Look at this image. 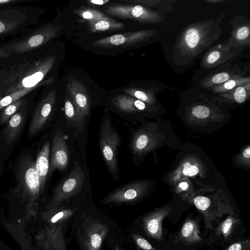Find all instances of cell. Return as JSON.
<instances>
[{"label":"cell","mask_w":250,"mask_h":250,"mask_svg":"<svg viewBox=\"0 0 250 250\" xmlns=\"http://www.w3.org/2000/svg\"><path fill=\"white\" fill-rule=\"evenodd\" d=\"M224 16L222 14L186 27L177 38L172 49L174 61L185 66L204 51L210 48L222 33L220 23Z\"/></svg>","instance_id":"obj_1"},{"label":"cell","mask_w":250,"mask_h":250,"mask_svg":"<svg viewBox=\"0 0 250 250\" xmlns=\"http://www.w3.org/2000/svg\"><path fill=\"white\" fill-rule=\"evenodd\" d=\"M55 57L24 61L12 66L0 84V98L13 92L37 86L52 68Z\"/></svg>","instance_id":"obj_2"},{"label":"cell","mask_w":250,"mask_h":250,"mask_svg":"<svg viewBox=\"0 0 250 250\" xmlns=\"http://www.w3.org/2000/svg\"><path fill=\"white\" fill-rule=\"evenodd\" d=\"M17 169L19 192L27 202V206L33 208L36 206L38 199L42 194L35 162L29 156L23 157L19 162Z\"/></svg>","instance_id":"obj_3"},{"label":"cell","mask_w":250,"mask_h":250,"mask_svg":"<svg viewBox=\"0 0 250 250\" xmlns=\"http://www.w3.org/2000/svg\"><path fill=\"white\" fill-rule=\"evenodd\" d=\"M120 144L121 138L111 119L104 117L101 125L100 147L109 172L117 180H119L117 150Z\"/></svg>","instance_id":"obj_4"},{"label":"cell","mask_w":250,"mask_h":250,"mask_svg":"<svg viewBox=\"0 0 250 250\" xmlns=\"http://www.w3.org/2000/svg\"><path fill=\"white\" fill-rule=\"evenodd\" d=\"M104 11L117 18L143 23H158L164 21L158 12L140 5L114 4L106 7Z\"/></svg>","instance_id":"obj_5"},{"label":"cell","mask_w":250,"mask_h":250,"mask_svg":"<svg viewBox=\"0 0 250 250\" xmlns=\"http://www.w3.org/2000/svg\"><path fill=\"white\" fill-rule=\"evenodd\" d=\"M246 46L236 47L229 38L209 48L203 57L201 65L203 68H214L241 54Z\"/></svg>","instance_id":"obj_6"},{"label":"cell","mask_w":250,"mask_h":250,"mask_svg":"<svg viewBox=\"0 0 250 250\" xmlns=\"http://www.w3.org/2000/svg\"><path fill=\"white\" fill-rule=\"evenodd\" d=\"M156 33V30L149 29L117 34L94 41L92 44L103 48L126 47L145 42Z\"/></svg>","instance_id":"obj_7"},{"label":"cell","mask_w":250,"mask_h":250,"mask_svg":"<svg viewBox=\"0 0 250 250\" xmlns=\"http://www.w3.org/2000/svg\"><path fill=\"white\" fill-rule=\"evenodd\" d=\"M84 180V175L82 169L80 167L75 166L69 175L55 188L49 206L55 207L76 194L82 188Z\"/></svg>","instance_id":"obj_8"},{"label":"cell","mask_w":250,"mask_h":250,"mask_svg":"<svg viewBox=\"0 0 250 250\" xmlns=\"http://www.w3.org/2000/svg\"><path fill=\"white\" fill-rule=\"evenodd\" d=\"M66 87L68 95L75 105L82 122L84 125L85 118L89 114L91 102L85 86L74 78H69Z\"/></svg>","instance_id":"obj_9"},{"label":"cell","mask_w":250,"mask_h":250,"mask_svg":"<svg viewBox=\"0 0 250 250\" xmlns=\"http://www.w3.org/2000/svg\"><path fill=\"white\" fill-rule=\"evenodd\" d=\"M48 174L55 169H65L69 161V150L65 139L61 130L55 132L52 141Z\"/></svg>","instance_id":"obj_10"},{"label":"cell","mask_w":250,"mask_h":250,"mask_svg":"<svg viewBox=\"0 0 250 250\" xmlns=\"http://www.w3.org/2000/svg\"><path fill=\"white\" fill-rule=\"evenodd\" d=\"M56 99V92L51 91L40 102L32 118L29 127V135L34 136L39 132L46 123L53 109Z\"/></svg>","instance_id":"obj_11"},{"label":"cell","mask_w":250,"mask_h":250,"mask_svg":"<svg viewBox=\"0 0 250 250\" xmlns=\"http://www.w3.org/2000/svg\"><path fill=\"white\" fill-rule=\"evenodd\" d=\"M56 34L57 30L55 27L46 26L15 44L12 47L13 51L17 54L29 51L46 43Z\"/></svg>","instance_id":"obj_12"},{"label":"cell","mask_w":250,"mask_h":250,"mask_svg":"<svg viewBox=\"0 0 250 250\" xmlns=\"http://www.w3.org/2000/svg\"><path fill=\"white\" fill-rule=\"evenodd\" d=\"M232 30L229 39L236 47L249 46L250 23L245 17L237 16L230 21Z\"/></svg>","instance_id":"obj_13"},{"label":"cell","mask_w":250,"mask_h":250,"mask_svg":"<svg viewBox=\"0 0 250 250\" xmlns=\"http://www.w3.org/2000/svg\"><path fill=\"white\" fill-rule=\"evenodd\" d=\"M169 213L168 209L161 208L152 212L144 218V229L149 237L156 240H162L163 234L162 222Z\"/></svg>","instance_id":"obj_14"},{"label":"cell","mask_w":250,"mask_h":250,"mask_svg":"<svg viewBox=\"0 0 250 250\" xmlns=\"http://www.w3.org/2000/svg\"><path fill=\"white\" fill-rule=\"evenodd\" d=\"M108 231V226L105 224L94 223L89 225L83 241L85 250H99Z\"/></svg>","instance_id":"obj_15"},{"label":"cell","mask_w":250,"mask_h":250,"mask_svg":"<svg viewBox=\"0 0 250 250\" xmlns=\"http://www.w3.org/2000/svg\"><path fill=\"white\" fill-rule=\"evenodd\" d=\"M245 72L246 70H242L237 66H230L208 74L202 81L201 84L203 87L208 88L233 78L244 77Z\"/></svg>","instance_id":"obj_16"},{"label":"cell","mask_w":250,"mask_h":250,"mask_svg":"<svg viewBox=\"0 0 250 250\" xmlns=\"http://www.w3.org/2000/svg\"><path fill=\"white\" fill-rule=\"evenodd\" d=\"M142 185L130 183L123 186L110 193L104 199L106 203H124L132 201L142 194Z\"/></svg>","instance_id":"obj_17"},{"label":"cell","mask_w":250,"mask_h":250,"mask_svg":"<svg viewBox=\"0 0 250 250\" xmlns=\"http://www.w3.org/2000/svg\"><path fill=\"white\" fill-rule=\"evenodd\" d=\"M26 117L23 105L8 121L4 130V138L7 144L13 143L19 136L24 124Z\"/></svg>","instance_id":"obj_18"},{"label":"cell","mask_w":250,"mask_h":250,"mask_svg":"<svg viewBox=\"0 0 250 250\" xmlns=\"http://www.w3.org/2000/svg\"><path fill=\"white\" fill-rule=\"evenodd\" d=\"M50 152V143L46 142L39 151L35 162V167L39 178L42 193H43L46 179L49 172Z\"/></svg>","instance_id":"obj_19"},{"label":"cell","mask_w":250,"mask_h":250,"mask_svg":"<svg viewBox=\"0 0 250 250\" xmlns=\"http://www.w3.org/2000/svg\"><path fill=\"white\" fill-rule=\"evenodd\" d=\"M113 103L118 109L126 113L144 110L146 108L143 102L125 95H118L113 99Z\"/></svg>","instance_id":"obj_20"},{"label":"cell","mask_w":250,"mask_h":250,"mask_svg":"<svg viewBox=\"0 0 250 250\" xmlns=\"http://www.w3.org/2000/svg\"><path fill=\"white\" fill-rule=\"evenodd\" d=\"M179 235L183 241L189 244L199 243L202 240L198 223L190 218H188L185 221Z\"/></svg>","instance_id":"obj_21"},{"label":"cell","mask_w":250,"mask_h":250,"mask_svg":"<svg viewBox=\"0 0 250 250\" xmlns=\"http://www.w3.org/2000/svg\"><path fill=\"white\" fill-rule=\"evenodd\" d=\"M249 83H250V77L244 76L231 79L222 83L208 87L207 89L216 93H223Z\"/></svg>","instance_id":"obj_22"},{"label":"cell","mask_w":250,"mask_h":250,"mask_svg":"<svg viewBox=\"0 0 250 250\" xmlns=\"http://www.w3.org/2000/svg\"><path fill=\"white\" fill-rule=\"evenodd\" d=\"M92 32L110 31L124 29V24L113 19L107 18L94 22H88Z\"/></svg>","instance_id":"obj_23"},{"label":"cell","mask_w":250,"mask_h":250,"mask_svg":"<svg viewBox=\"0 0 250 250\" xmlns=\"http://www.w3.org/2000/svg\"><path fill=\"white\" fill-rule=\"evenodd\" d=\"M240 223L239 218L230 215L215 228V234L218 236H222L225 239L228 238Z\"/></svg>","instance_id":"obj_24"},{"label":"cell","mask_w":250,"mask_h":250,"mask_svg":"<svg viewBox=\"0 0 250 250\" xmlns=\"http://www.w3.org/2000/svg\"><path fill=\"white\" fill-rule=\"evenodd\" d=\"M250 93V83L240 85L229 91L220 93L222 97L229 98L238 103L246 101Z\"/></svg>","instance_id":"obj_25"},{"label":"cell","mask_w":250,"mask_h":250,"mask_svg":"<svg viewBox=\"0 0 250 250\" xmlns=\"http://www.w3.org/2000/svg\"><path fill=\"white\" fill-rule=\"evenodd\" d=\"M47 81L44 82L37 86L17 91L0 98V111L6 106L21 99L27 94L34 90L37 87L47 83Z\"/></svg>","instance_id":"obj_26"},{"label":"cell","mask_w":250,"mask_h":250,"mask_svg":"<svg viewBox=\"0 0 250 250\" xmlns=\"http://www.w3.org/2000/svg\"><path fill=\"white\" fill-rule=\"evenodd\" d=\"M64 109L65 116L70 122L77 124L81 127L83 126L78 110L69 95H66L64 102Z\"/></svg>","instance_id":"obj_27"},{"label":"cell","mask_w":250,"mask_h":250,"mask_svg":"<svg viewBox=\"0 0 250 250\" xmlns=\"http://www.w3.org/2000/svg\"><path fill=\"white\" fill-rule=\"evenodd\" d=\"M124 92L129 95L144 103H150L153 101V97L151 91L145 89L127 88L124 90Z\"/></svg>","instance_id":"obj_28"},{"label":"cell","mask_w":250,"mask_h":250,"mask_svg":"<svg viewBox=\"0 0 250 250\" xmlns=\"http://www.w3.org/2000/svg\"><path fill=\"white\" fill-rule=\"evenodd\" d=\"M25 100L21 99L4 108L0 116V125L5 123L23 105Z\"/></svg>","instance_id":"obj_29"},{"label":"cell","mask_w":250,"mask_h":250,"mask_svg":"<svg viewBox=\"0 0 250 250\" xmlns=\"http://www.w3.org/2000/svg\"><path fill=\"white\" fill-rule=\"evenodd\" d=\"M78 13L83 19L88 20V22H94L108 18L103 13L91 9H82L78 11Z\"/></svg>","instance_id":"obj_30"},{"label":"cell","mask_w":250,"mask_h":250,"mask_svg":"<svg viewBox=\"0 0 250 250\" xmlns=\"http://www.w3.org/2000/svg\"><path fill=\"white\" fill-rule=\"evenodd\" d=\"M192 113L197 118L204 119L208 116L210 114V110L206 106L197 105L193 108Z\"/></svg>","instance_id":"obj_31"},{"label":"cell","mask_w":250,"mask_h":250,"mask_svg":"<svg viewBox=\"0 0 250 250\" xmlns=\"http://www.w3.org/2000/svg\"><path fill=\"white\" fill-rule=\"evenodd\" d=\"M224 250H250V241L248 239L235 242Z\"/></svg>","instance_id":"obj_32"},{"label":"cell","mask_w":250,"mask_h":250,"mask_svg":"<svg viewBox=\"0 0 250 250\" xmlns=\"http://www.w3.org/2000/svg\"><path fill=\"white\" fill-rule=\"evenodd\" d=\"M132 236L138 246L142 250H157L144 237L138 234H133Z\"/></svg>","instance_id":"obj_33"},{"label":"cell","mask_w":250,"mask_h":250,"mask_svg":"<svg viewBox=\"0 0 250 250\" xmlns=\"http://www.w3.org/2000/svg\"><path fill=\"white\" fill-rule=\"evenodd\" d=\"M71 209H60L54 214L51 217L50 221L52 223H55L58 221L66 218L73 213Z\"/></svg>","instance_id":"obj_34"},{"label":"cell","mask_w":250,"mask_h":250,"mask_svg":"<svg viewBox=\"0 0 250 250\" xmlns=\"http://www.w3.org/2000/svg\"><path fill=\"white\" fill-rule=\"evenodd\" d=\"M183 172L185 175L193 176L196 175L199 171L198 167L194 165H191L189 163L186 162L183 165Z\"/></svg>","instance_id":"obj_35"},{"label":"cell","mask_w":250,"mask_h":250,"mask_svg":"<svg viewBox=\"0 0 250 250\" xmlns=\"http://www.w3.org/2000/svg\"><path fill=\"white\" fill-rule=\"evenodd\" d=\"M124 1L128 2H133V3H142L146 4L149 6H153L157 4V3L162 2V0H124Z\"/></svg>","instance_id":"obj_36"},{"label":"cell","mask_w":250,"mask_h":250,"mask_svg":"<svg viewBox=\"0 0 250 250\" xmlns=\"http://www.w3.org/2000/svg\"><path fill=\"white\" fill-rule=\"evenodd\" d=\"M13 49L7 47L0 48V59L6 58L9 57L12 53Z\"/></svg>","instance_id":"obj_37"},{"label":"cell","mask_w":250,"mask_h":250,"mask_svg":"<svg viewBox=\"0 0 250 250\" xmlns=\"http://www.w3.org/2000/svg\"><path fill=\"white\" fill-rule=\"evenodd\" d=\"M9 23H6L4 21L0 20V34L8 30Z\"/></svg>","instance_id":"obj_38"},{"label":"cell","mask_w":250,"mask_h":250,"mask_svg":"<svg viewBox=\"0 0 250 250\" xmlns=\"http://www.w3.org/2000/svg\"><path fill=\"white\" fill-rule=\"evenodd\" d=\"M22 1L19 0H0V6L15 3H18Z\"/></svg>","instance_id":"obj_39"},{"label":"cell","mask_w":250,"mask_h":250,"mask_svg":"<svg viewBox=\"0 0 250 250\" xmlns=\"http://www.w3.org/2000/svg\"><path fill=\"white\" fill-rule=\"evenodd\" d=\"M88 2L92 4L101 5H103L104 4H106L107 2H109V0H89Z\"/></svg>","instance_id":"obj_40"},{"label":"cell","mask_w":250,"mask_h":250,"mask_svg":"<svg viewBox=\"0 0 250 250\" xmlns=\"http://www.w3.org/2000/svg\"><path fill=\"white\" fill-rule=\"evenodd\" d=\"M179 187L183 190H187L188 188V184L186 182H183L180 183Z\"/></svg>","instance_id":"obj_41"},{"label":"cell","mask_w":250,"mask_h":250,"mask_svg":"<svg viewBox=\"0 0 250 250\" xmlns=\"http://www.w3.org/2000/svg\"><path fill=\"white\" fill-rule=\"evenodd\" d=\"M243 156L247 158H250V147L249 146L247 148H246L244 151L243 152Z\"/></svg>","instance_id":"obj_42"},{"label":"cell","mask_w":250,"mask_h":250,"mask_svg":"<svg viewBox=\"0 0 250 250\" xmlns=\"http://www.w3.org/2000/svg\"><path fill=\"white\" fill-rule=\"evenodd\" d=\"M205 1L206 2L209 3L214 4V3L223 2L226 0H205Z\"/></svg>","instance_id":"obj_43"},{"label":"cell","mask_w":250,"mask_h":250,"mask_svg":"<svg viewBox=\"0 0 250 250\" xmlns=\"http://www.w3.org/2000/svg\"><path fill=\"white\" fill-rule=\"evenodd\" d=\"M6 75V74L5 73V72H4L2 71L0 72V84L4 80V78L5 77Z\"/></svg>","instance_id":"obj_44"},{"label":"cell","mask_w":250,"mask_h":250,"mask_svg":"<svg viewBox=\"0 0 250 250\" xmlns=\"http://www.w3.org/2000/svg\"><path fill=\"white\" fill-rule=\"evenodd\" d=\"M115 250H120V249H119V248H118V247L117 246V247L115 248Z\"/></svg>","instance_id":"obj_45"}]
</instances>
